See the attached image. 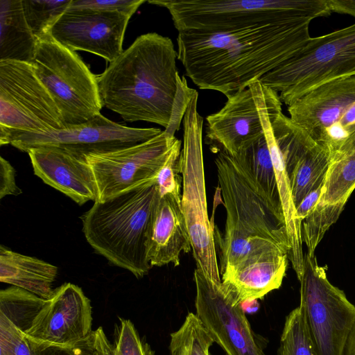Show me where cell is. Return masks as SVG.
Returning <instances> with one entry per match:
<instances>
[{
	"label": "cell",
	"mask_w": 355,
	"mask_h": 355,
	"mask_svg": "<svg viewBox=\"0 0 355 355\" xmlns=\"http://www.w3.org/2000/svg\"><path fill=\"white\" fill-rule=\"evenodd\" d=\"M217 177L226 211L225 233L214 230L220 248V274L276 252L289 254L284 218L247 180L231 155L218 151Z\"/></svg>",
	"instance_id": "3"
},
{
	"label": "cell",
	"mask_w": 355,
	"mask_h": 355,
	"mask_svg": "<svg viewBox=\"0 0 355 355\" xmlns=\"http://www.w3.org/2000/svg\"><path fill=\"white\" fill-rule=\"evenodd\" d=\"M300 302L318 355H344L355 324V306L331 284L314 255L304 257Z\"/></svg>",
	"instance_id": "9"
},
{
	"label": "cell",
	"mask_w": 355,
	"mask_h": 355,
	"mask_svg": "<svg viewBox=\"0 0 355 355\" xmlns=\"http://www.w3.org/2000/svg\"><path fill=\"white\" fill-rule=\"evenodd\" d=\"M0 61L32 64L37 40L30 28L21 0H0Z\"/></svg>",
	"instance_id": "24"
},
{
	"label": "cell",
	"mask_w": 355,
	"mask_h": 355,
	"mask_svg": "<svg viewBox=\"0 0 355 355\" xmlns=\"http://www.w3.org/2000/svg\"><path fill=\"white\" fill-rule=\"evenodd\" d=\"M88 355H113L112 344L101 327L94 331L93 343Z\"/></svg>",
	"instance_id": "39"
},
{
	"label": "cell",
	"mask_w": 355,
	"mask_h": 355,
	"mask_svg": "<svg viewBox=\"0 0 355 355\" xmlns=\"http://www.w3.org/2000/svg\"><path fill=\"white\" fill-rule=\"evenodd\" d=\"M355 76V24L311 37L293 57L259 80L287 106L318 86Z\"/></svg>",
	"instance_id": "7"
},
{
	"label": "cell",
	"mask_w": 355,
	"mask_h": 355,
	"mask_svg": "<svg viewBox=\"0 0 355 355\" xmlns=\"http://www.w3.org/2000/svg\"><path fill=\"white\" fill-rule=\"evenodd\" d=\"M196 315L226 355H266L234 295L210 282L198 268L193 272Z\"/></svg>",
	"instance_id": "15"
},
{
	"label": "cell",
	"mask_w": 355,
	"mask_h": 355,
	"mask_svg": "<svg viewBox=\"0 0 355 355\" xmlns=\"http://www.w3.org/2000/svg\"><path fill=\"white\" fill-rule=\"evenodd\" d=\"M341 211L328 205H317L303 220L302 241H304L308 254L314 255L315 248L325 232L338 219Z\"/></svg>",
	"instance_id": "30"
},
{
	"label": "cell",
	"mask_w": 355,
	"mask_h": 355,
	"mask_svg": "<svg viewBox=\"0 0 355 355\" xmlns=\"http://www.w3.org/2000/svg\"><path fill=\"white\" fill-rule=\"evenodd\" d=\"M287 110L291 120L331 155L355 132V76L320 85Z\"/></svg>",
	"instance_id": "11"
},
{
	"label": "cell",
	"mask_w": 355,
	"mask_h": 355,
	"mask_svg": "<svg viewBox=\"0 0 355 355\" xmlns=\"http://www.w3.org/2000/svg\"><path fill=\"white\" fill-rule=\"evenodd\" d=\"M146 0H72L69 8H83L119 12L132 17Z\"/></svg>",
	"instance_id": "35"
},
{
	"label": "cell",
	"mask_w": 355,
	"mask_h": 355,
	"mask_svg": "<svg viewBox=\"0 0 355 355\" xmlns=\"http://www.w3.org/2000/svg\"><path fill=\"white\" fill-rule=\"evenodd\" d=\"M163 130L131 128L114 122L101 113L80 125L44 132H0V144H11L27 153L34 148L52 146L87 156L129 147L148 141Z\"/></svg>",
	"instance_id": "13"
},
{
	"label": "cell",
	"mask_w": 355,
	"mask_h": 355,
	"mask_svg": "<svg viewBox=\"0 0 355 355\" xmlns=\"http://www.w3.org/2000/svg\"><path fill=\"white\" fill-rule=\"evenodd\" d=\"M113 355H154L148 343L140 338L130 320L119 318L114 331Z\"/></svg>",
	"instance_id": "32"
},
{
	"label": "cell",
	"mask_w": 355,
	"mask_h": 355,
	"mask_svg": "<svg viewBox=\"0 0 355 355\" xmlns=\"http://www.w3.org/2000/svg\"><path fill=\"white\" fill-rule=\"evenodd\" d=\"M331 12L347 14L355 17V0H327Z\"/></svg>",
	"instance_id": "40"
},
{
	"label": "cell",
	"mask_w": 355,
	"mask_h": 355,
	"mask_svg": "<svg viewBox=\"0 0 355 355\" xmlns=\"http://www.w3.org/2000/svg\"><path fill=\"white\" fill-rule=\"evenodd\" d=\"M240 306L245 313H252L259 309V302L257 300H245L241 302Z\"/></svg>",
	"instance_id": "42"
},
{
	"label": "cell",
	"mask_w": 355,
	"mask_h": 355,
	"mask_svg": "<svg viewBox=\"0 0 355 355\" xmlns=\"http://www.w3.org/2000/svg\"><path fill=\"white\" fill-rule=\"evenodd\" d=\"M344 355H355V324L348 338Z\"/></svg>",
	"instance_id": "41"
},
{
	"label": "cell",
	"mask_w": 355,
	"mask_h": 355,
	"mask_svg": "<svg viewBox=\"0 0 355 355\" xmlns=\"http://www.w3.org/2000/svg\"><path fill=\"white\" fill-rule=\"evenodd\" d=\"M130 19L119 12L68 8L50 35L71 51L89 52L112 62L123 51V37Z\"/></svg>",
	"instance_id": "16"
},
{
	"label": "cell",
	"mask_w": 355,
	"mask_h": 355,
	"mask_svg": "<svg viewBox=\"0 0 355 355\" xmlns=\"http://www.w3.org/2000/svg\"><path fill=\"white\" fill-rule=\"evenodd\" d=\"M191 250V240L181 209V198L168 193L160 196L148 251L153 266L180 265L182 252Z\"/></svg>",
	"instance_id": "20"
},
{
	"label": "cell",
	"mask_w": 355,
	"mask_h": 355,
	"mask_svg": "<svg viewBox=\"0 0 355 355\" xmlns=\"http://www.w3.org/2000/svg\"><path fill=\"white\" fill-rule=\"evenodd\" d=\"M227 98L220 110L207 116L205 141L234 155L264 134L270 116L282 110V102L259 80Z\"/></svg>",
	"instance_id": "12"
},
{
	"label": "cell",
	"mask_w": 355,
	"mask_h": 355,
	"mask_svg": "<svg viewBox=\"0 0 355 355\" xmlns=\"http://www.w3.org/2000/svg\"><path fill=\"white\" fill-rule=\"evenodd\" d=\"M309 20H286L229 31L178 32V59L200 89L226 97L248 87L298 53Z\"/></svg>",
	"instance_id": "1"
},
{
	"label": "cell",
	"mask_w": 355,
	"mask_h": 355,
	"mask_svg": "<svg viewBox=\"0 0 355 355\" xmlns=\"http://www.w3.org/2000/svg\"><path fill=\"white\" fill-rule=\"evenodd\" d=\"M182 147V141L176 138L165 163L157 175L156 183L160 196L170 193L181 198L180 188L182 178L180 174H181Z\"/></svg>",
	"instance_id": "31"
},
{
	"label": "cell",
	"mask_w": 355,
	"mask_h": 355,
	"mask_svg": "<svg viewBox=\"0 0 355 355\" xmlns=\"http://www.w3.org/2000/svg\"><path fill=\"white\" fill-rule=\"evenodd\" d=\"M51 95L31 64L0 61V132H44L65 128Z\"/></svg>",
	"instance_id": "10"
},
{
	"label": "cell",
	"mask_w": 355,
	"mask_h": 355,
	"mask_svg": "<svg viewBox=\"0 0 355 355\" xmlns=\"http://www.w3.org/2000/svg\"><path fill=\"white\" fill-rule=\"evenodd\" d=\"M196 90L190 88L183 76L178 77V92L173 107L172 114L168 125L164 130L171 137H175V133L180 129L188 104Z\"/></svg>",
	"instance_id": "34"
},
{
	"label": "cell",
	"mask_w": 355,
	"mask_h": 355,
	"mask_svg": "<svg viewBox=\"0 0 355 355\" xmlns=\"http://www.w3.org/2000/svg\"><path fill=\"white\" fill-rule=\"evenodd\" d=\"M159 198L155 181L95 201L80 217L87 243L111 264L143 277L152 268L148 251Z\"/></svg>",
	"instance_id": "4"
},
{
	"label": "cell",
	"mask_w": 355,
	"mask_h": 355,
	"mask_svg": "<svg viewBox=\"0 0 355 355\" xmlns=\"http://www.w3.org/2000/svg\"><path fill=\"white\" fill-rule=\"evenodd\" d=\"M278 355H318L300 304L286 318Z\"/></svg>",
	"instance_id": "28"
},
{
	"label": "cell",
	"mask_w": 355,
	"mask_h": 355,
	"mask_svg": "<svg viewBox=\"0 0 355 355\" xmlns=\"http://www.w3.org/2000/svg\"><path fill=\"white\" fill-rule=\"evenodd\" d=\"M31 64L53 98L66 128L83 124L101 113L96 75L76 53L51 35L37 40Z\"/></svg>",
	"instance_id": "8"
},
{
	"label": "cell",
	"mask_w": 355,
	"mask_h": 355,
	"mask_svg": "<svg viewBox=\"0 0 355 355\" xmlns=\"http://www.w3.org/2000/svg\"><path fill=\"white\" fill-rule=\"evenodd\" d=\"M176 139L163 130L153 138L129 147L86 156L104 201L114 196L156 181Z\"/></svg>",
	"instance_id": "14"
},
{
	"label": "cell",
	"mask_w": 355,
	"mask_h": 355,
	"mask_svg": "<svg viewBox=\"0 0 355 355\" xmlns=\"http://www.w3.org/2000/svg\"><path fill=\"white\" fill-rule=\"evenodd\" d=\"M27 153L35 175L45 184L80 205L98 200L97 184L86 156L52 146L34 148Z\"/></svg>",
	"instance_id": "19"
},
{
	"label": "cell",
	"mask_w": 355,
	"mask_h": 355,
	"mask_svg": "<svg viewBox=\"0 0 355 355\" xmlns=\"http://www.w3.org/2000/svg\"><path fill=\"white\" fill-rule=\"evenodd\" d=\"M234 164L247 180L284 218L272 161L266 136L231 155Z\"/></svg>",
	"instance_id": "23"
},
{
	"label": "cell",
	"mask_w": 355,
	"mask_h": 355,
	"mask_svg": "<svg viewBox=\"0 0 355 355\" xmlns=\"http://www.w3.org/2000/svg\"><path fill=\"white\" fill-rule=\"evenodd\" d=\"M355 189V132L331 155L318 205L344 209Z\"/></svg>",
	"instance_id": "25"
},
{
	"label": "cell",
	"mask_w": 355,
	"mask_h": 355,
	"mask_svg": "<svg viewBox=\"0 0 355 355\" xmlns=\"http://www.w3.org/2000/svg\"><path fill=\"white\" fill-rule=\"evenodd\" d=\"M214 341L196 314L190 312L171 334L169 355H211Z\"/></svg>",
	"instance_id": "27"
},
{
	"label": "cell",
	"mask_w": 355,
	"mask_h": 355,
	"mask_svg": "<svg viewBox=\"0 0 355 355\" xmlns=\"http://www.w3.org/2000/svg\"><path fill=\"white\" fill-rule=\"evenodd\" d=\"M178 51L168 37L148 33L96 76L102 105L127 122L165 128L178 92Z\"/></svg>",
	"instance_id": "2"
},
{
	"label": "cell",
	"mask_w": 355,
	"mask_h": 355,
	"mask_svg": "<svg viewBox=\"0 0 355 355\" xmlns=\"http://www.w3.org/2000/svg\"><path fill=\"white\" fill-rule=\"evenodd\" d=\"M58 268L36 257L0 247V281L26 290L43 299L54 293Z\"/></svg>",
	"instance_id": "22"
},
{
	"label": "cell",
	"mask_w": 355,
	"mask_h": 355,
	"mask_svg": "<svg viewBox=\"0 0 355 355\" xmlns=\"http://www.w3.org/2000/svg\"><path fill=\"white\" fill-rule=\"evenodd\" d=\"M28 341L33 355H88L93 343V331L87 338L69 346L37 343L29 339Z\"/></svg>",
	"instance_id": "36"
},
{
	"label": "cell",
	"mask_w": 355,
	"mask_h": 355,
	"mask_svg": "<svg viewBox=\"0 0 355 355\" xmlns=\"http://www.w3.org/2000/svg\"><path fill=\"white\" fill-rule=\"evenodd\" d=\"M288 256L275 252L248 265L224 272L222 285L232 292L239 303L259 300L278 289L285 277Z\"/></svg>",
	"instance_id": "21"
},
{
	"label": "cell",
	"mask_w": 355,
	"mask_h": 355,
	"mask_svg": "<svg viewBox=\"0 0 355 355\" xmlns=\"http://www.w3.org/2000/svg\"><path fill=\"white\" fill-rule=\"evenodd\" d=\"M46 302L26 290L11 286L0 291V313L25 332Z\"/></svg>",
	"instance_id": "26"
},
{
	"label": "cell",
	"mask_w": 355,
	"mask_h": 355,
	"mask_svg": "<svg viewBox=\"0 0 355 355\" xmlns=\"http://www.w3.org/2000/svg\"><path fill=\"white\" fill-rule=\"evenodd\" d=\"M198 94L191 97L182 120L180 154L182 191L181 209L189 234L196 266L212 284L222 283L217 260L214 227L207 204L202 152L203 119L198 112Z\"/></svg>",
	"instance_id": "6"
},
{
	"label": "cell",
	"mask_w": 355,
	"mask_h": 355,
	"mask_svg": "<svg viewBox=\"0 0 355 355\" xmlns=\"http://www.w3.org/2000/svg\"><path fill=\"white\" fill-rule=\"evenodd\" d=\"M0 355H33L25 333L1 313Z\"/></svg>",
	"instance_id": "33"
},
{
	"label": "cell",
	"mask_w": 355,
	"mask_h": 355,
	"mask_svg": "<svg viewBox=\"0 0 355 355\" xmlns=\"http://www.w3.org/2000/svg\"><path fill=\"white\" fill-rule=\"evenodd\" d=\"M271 128L284 162L296 209L309 193L324 184L331 154L282 111L272 117Z\"/></svg>",
	"instance_id": "17"
},
{
	"label": "cell",
	"mask_w": 355,
	"mask_h": 355,
	"mask_svg": "<svg viewBox=\"0 0 355 355\" xmlns=\"http://www.w3.org/2000/svg\"><path fill=\"white\" fill-rule=\"evenodd\" d=\"M165 8L178 32L214 33L329 16L327 0H150Z\"/></svg>",
	"instance_id": "5"
},
{
	"label": "cell",
	"mask_w": 355,
	"mask_h": 355,
	"mask_svg": "<svg viewBox=\"0 0 355 355\" xmlns=\"http://www.w3.org/2000/svg\"><path fill=\"white\" fill-rule=\"evenodd\" d=\"M16 171L11 164L0 157V199L6 196H18L22 193L15 180Z\"/></svg>",
	"instance_id": "37"
},
{
	"label": "cell",
	"mask_w": 355,
	"mask_h": 355,
	"mask_svg": "<svg viewBox=\"0 0 355 355\" xmlns=\"http://www.w3.org/2000/svg\"><path fill=\"white\" fill-rule=\"evenodd\" d=\"M92 306L81 288L65 283L55 289L24 333L37 343L58 346L74 345L92 333Z\"/></svg>",
	"instance_id": "18"
},
{
	"label": "cell",
	"mask_w": 355,
	"mask_h": 355,
	"mask_svg": "<svg viewBox=\"0 0 355 355\" xmlns=\"http://www.w3.org/2000/svg\"><path fill=\"white\" fill-rule=\"evenodd\" d=\"M323 185L324 184L309 193L296 208L295 218L300 223L302 224L319 202Z\"/></svg>",
	"instance_id": "38"
},
{
	"label": "cell",
	"mask_w": 355,
	"mask_h": 355,
	"mask_svg": "<svg viewBox=\"0 0 355 355\" xmlns=\"http://www.w3.org/2000/svg\"><path fill=\"white\" fill-rule=\"evenodd\" d=\"M26 21L37 40L50 35L72 0H21Z\"/></svg>",
	"instance_id": "29"
}]
</instances>
